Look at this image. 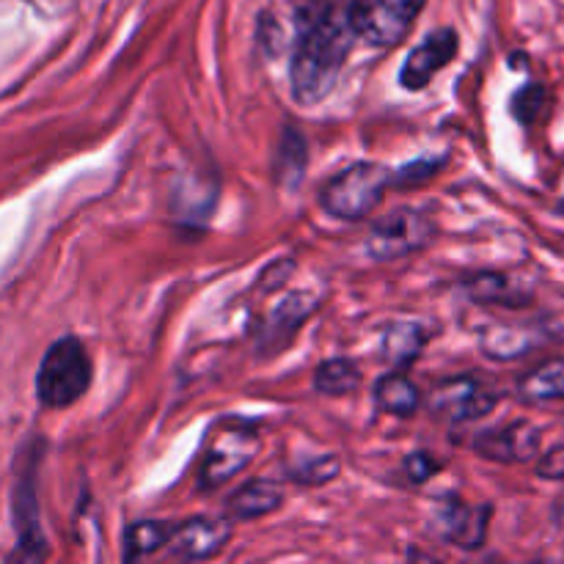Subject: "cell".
<instances>
[{
    "label": "cell",
    "instance_id": "9c48e42d",
    "mask_svg": "<svg viewBox=\"0 0 564 564\" xmlns=\"http://www.w3.org/2000/svg\"><path fill=\"white\" fill-rule=\"evenodd\" d=\"M457 47H460V39L452 28H444V31H435L408 55L405 66L400 72L402 86L411 88V91H419V88H427L430 80L449 64L457 55Z\"/></svg>",
    "mask_w": 564,
    "mask_h": 564
},
{
    "label": "cell",
    "instance_id": "8fae6325",
    "mask_svg": "<svg viewBox=\"0 0 564 564\" xmlns=\"http://www.w3.org/2000/svg\"><path fill=\"white\" fill-rule=\"evenodd\" d=\"M441 518H444V534L449 543L468 551L482 549L490 527V507H466L463 501L452 499Z\"/></svg>",
    "mask_w": 564,
    "mask_h": 564
},
{
    "label": "cell",
    "instance_id": "9a60e30c",
    "mask_svg": "<svg viewBox=\"0 0 564 564\" xmlns=\"http://www.w3.org/2000/svg\"><path fill=\"white\" fill-rule=\"evenodd\" d=\"M358 383H361V369H358L352 361H347V358L325 361L323 367L317 369V375H314V386H317V391H323V394H330V397L350 394V391L358 389Z\"/></svg>",
    "mask_w": 564,
    "mask_h": 564
},
{
    "label": "cell",
    "instance_id": "277c9868",
    "mask_svg": "<svg viewBox=\"0 0 564 564\" xmlns=\"http://www.w3.org/2000/svg\"><path fill=\"white\" fill-rule=\"evenodd\" d=\"M427 0H350L352 33L372 47H397L411 33Z\"/></svg>",
    "mask_w": 564,
    "mask_h": 564
},
{
    "label": "cell",
    "instance_id": "7a4b0ae2",
    "mask_svg": "<svg viewBox=\"0 0 564 564\" xmlns=\"http://www.w3.org/2000/svg\"><path fill=\"white\" fill-rule=\"evenodd\" d=\"M91 383V358L80 339H58L44 356L36 378V394L44 408H69Z\"/></svg>",
    "mask_w": 564,
    "mask_h": 564
},
{
    "label": "cell",
    "instance_id": "d6986e66",
    "mask_svg": "<svg viewBox=\"0 0 564 564\" xmlns=\"http://www.w3.org/2000/svg\"><path fill=\"white\" fill-rule=\"evenodd\" d=\"M545 105V88L538 86V83H529L512 99V113H516L518 121L529 124V121L538 119V113Z\"/></svg>",
    "mask_w": 564,
    "mask_h": 564
},
{
    "label": "cell",
    "instance_id": "8992f818",
    "mask_svg": "<svg viewBox=\"0 0 564 564\" xmlns=\"http://www.w3.org/2000/svg\"><path fill=\"white\" fill-rule=\"evenodd\" d=\"M496 402H499V394L477 378L444 380L430 397V408L435 416L449 424L477 422L494 411Z\"/></svg>",
    "mask_w": 564,
    "mask_h": 564
},
{
    "label": "cell",
    "instance_id": "2e32d148",
    "mask_svg": "<svg viewBox=\"0 0 564 564\" xmlns=\"http://www.w3.org/2000/svg\"><path fill=\"white\" fill-rule=\"evenodd\" d=\"M171 527L160 521H141L127 529V560H143L169 543Z\"/></svg>",
    "mask_w": 564,
    "mask_h": 564
},
{
    "label": "cell",
    "instance_id": "5b68a950",
    "mask_svg": "<svg viewBox=\"0 0 564 564\" xmlns=\"http://www.w3.org/2000/svg\"><path fill=\"white\" fill-rule=\"evenodd\" d=\"M435 237V224L419 209H397L378 220L367 248L375 259H402L416 253Z\"/></svg>",
    "mask_w": 564,
    "mask_h": 564
},
{
    "label": "cell",
    "instance_id": "ffe728a7",
    "mask_svg": "<svg viewBox=\"0 0 564 564\" xmlns=\"http://www.w3.org/2000/svg\"><path fill=\"white\" fill-rule=\"evenodd\" d=\"M538 474L543 479H564V446H554L549 455L540 457Z\"/></svg>",
    "mask_w": 564,
    "mask_h": 564
},
{
    "label": "cell",
    "instance_id": "ac0fdd59",
    "mask_svg": "<svg viewBox=\"0 0 564 564\" xmlns=\"http://www.w3.org/2000/svg\"><path fill=\"white\" fill-rule=\"evenodd\" d=\"M422 345L424 336L416 325H400V328H391L389 336H386V350H389V356L400 364L416 358Z\"/></svg>",
    "mask_w": 564,
    "mask_h": 564
},
{
    "label": "cell",
    "instance_id": "7c38bea8",
    "mask_svg": "<svg viewBox=\"0 0 564 564\" xmlns=\"http://www.w3.org/2000/svg\"><path fill=\"white\" fill-rule=\"evenodd\" d=\"M518 397L529 405L564 400V358H551V361L540 364L532 372L523 375V380L518 383Z\"/></svg>",
    "mask_w": 564,
    "mask_h": 564
},
{
    "label": "cell",
    "instance_id": "6da1fadb",
    "mask_svg": "<svg viewBox=\"0 0 564 564\" xmlns=\"http://www.w3.org/2000/svg\"><path fill=\"white\" fill-rule=\"evenodd\" d=\"M352 25L347 11L323 9L303 22L301 42L292 58V94L297 102L314 105L334 91L352 47Z\"/></svg>",
    "mask_w": 564,
    "mask_h": 564
},
{
    "label": "cell",
    "instance_id": "ba28073f",
    "mask_svg": "<svg viewBox=\"0 0 564 564\" xmlns=\"http://www.w3.org/2000/svg\"><path fill=\"white\" fill-rule=\"evenodd\" d=\"M231 523L224 518H191V521L171 527L169 549L180 560H209L220 554L229 543Z\"/></svg>",
    "mask_w": 564,
    "mask_h": 564
},
{
    "label": "cell",
    "instance_id": "3957f363",
    "mask_svg": "<svg viewBox=\"0 0 564 564\" xmlns=\"http://www.w3.org/2000/svg\"><path fill=\"white\" fill-rule=\"evenodd\" d=\"M391 174L383 165L356 163L352 169L336 174L319 193V202L336 218L361 220L383 202Z\"/></svg>",
    "mask_w": 564,
    "mask_h": 564
},
{
    "label": "cell",
    "instance_id": "30bf717a",
    "mask_svg": "<svg viewBox=\"0 0 564 564\" xmlns=\"http://www.w3.org/2000/svg\"><path fill=\"white\" fill-rule=\"evenodd\" d=\"M543 433L529 422H512L499 430H488L477 438V452L496 463H527L540 455Z\"/></svg>",
    "mask_w": 564,
    "mask_h": 564
},
{
    "label": "cell",
    "instance_id": "44dd1931",
    "mask_svg": "<svg viewBox=\"0 0 564 564\" xmlns=\"http://www.w3.org/2000/svg\"><path fill=\"white\" fill-rule=\"evenodd\" d=\"M438 468H441L438 463H435L433 457L424 455V452H419V455H413L411 460H408V474H411L413 482H424V479L433 477Z\"/></svg>",
    "mask_w": 564,
    "mask_h": 564
},
{
    "label": "cell",
    "instance_id": "4fadbf2b",
    "mask_svg": "<svg viewBox=\"0 0 564 564\" xmlns=\"http://www.w3.org/2000/svg\"><path fill=\"white\" fill-rule=\"evenodd\" d=\"M284 494L275 482L270 479H257V482H248L231 496L229 501V516L237 521H251V518H262L268 512L279 510Z\"/></svg>",
    "mask_w": 564,
    "mask_h": 564
},
{
    "label": "cell",
    "instance_id": "5bb4252c",
    "mask_svg": "<svg viewBox=\"0 0 564 564\" xmlns=\"http://www.w3.org/2000/svg\"><path fill=\"white\" fill-rule=\"evenodd\" d=\"M375 400L383 408L386 413H394V416H413L422 402L419 397L416 383L405 378V375H386L383 380L375 389Z\"/></svg>",
    "mask_w": 564,
    "mask_h": 564
},
{
    "label": "cell",
    "instance_id": "52a82bcc",
    "mask_svg": "<svg viewBox=\"0 0 564 564\" xmlns=\"http://www.w3.org/2000/svg\"><path fill=\"white\" fill-rule=\"evenodd\" d=\"M259 449L257 433L246 427H226L209 444L202 466V488H218L242 471Z\"/></svg>",
    "mask_w": 564,
    "mask_h": 564
},
{
    "label": "cell",
    "instance_id": "e0dca14e",
    "mask_svg": "<svg viewBox=\"0 0 564 564\" xmlns=\"http://www.w3.org/2000/svg\"><path fill=\"white\" fill-rule=\"evenodd\" d=\"M468 292L477 303H507V306H521L523 295H518V290L512 286V281L507 275H479L468 284Z\"/></svg>",
    "mask_w": 564,
    "mask_h": 564
}]
</instances>
